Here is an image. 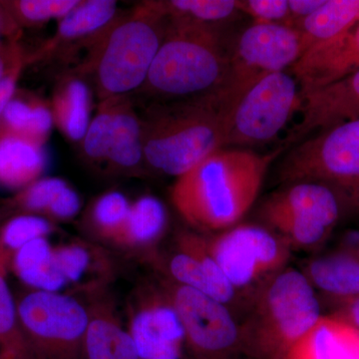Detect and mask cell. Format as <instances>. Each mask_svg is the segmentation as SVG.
Here are the masks:
<instances>
[{"label": "cell", "mask_w": 359, "mask_h": 359, "mask_svg": "<svg viewBox=\"0 0 359 359\" xmlns=\"http://www.w3.org/2000/svg\"><path fill=\"white\" fill-rule=\"evenodd\" d=\"M285 149L266 155L218 149L177 178L171 189L175 209L197 230H230L256 202L269 165Z\"/></svg>", "instance_id": "cell-1"}, {"label": "cell", "mask_w": 359, "mask_h": 359, "mask_svg": "<svg viewBox=\"0 0 359 359\" xmlns=\"http://www.w3.org/2000/svg\"><path fill=\"white\" fill-rule=\"evenodd\" d=\"M142 124L146 164L178 178L224 148L229 115L214 91L153 106L142 118Z\"/></svg>", "instance_id": "cell-2"}, {"label": "cell", "mask_w": 359, "mask_h": 359, "mask_svg": "<svg viewBox=\"0 0 359 359\" xmlns=\"http://www.w3.org/2000/svg\"><path fill=\"white\" fill-rule=\"evenodd\" d=\"M167 20L162 1H145L94 37L83 70L93 80L99 101L127 95L143 86Z\"/></svg>", "instance_id": "cell-3"}, {"label": "cell", "mask_w": 359, "mask_h": 359, "mask_svg": "<svg viewBox=\"0 0 359 359\" xmlns=\"http://www.w3.org/2000/svg\"><path fill=\"white\" fill-rule=\"evenodd\" d=\"M230 57L212 25L168 16L157 55L140 91L165 98H192L218 90Z\"/></svg>", "instance_id": "cell-4"}, {"label": "cell", "mask_w": 359, "mask_h": 359, "mask_svg": "<svg viewBox=\"0 0 359 359\" xmlns=\"http://www.w3.org/2000/svg\"><path fill=\"white\" fill-rule=\"evenodd\" d=\"M321 316L306 276L283 269L266 283L249 323L241 330L243 349L257 359H283Z\"/></svg>", "instance_id": "cell-5"}, {"label": "cell", "mask_w": 359, "mask_h": 359, "mask_svg": "<svg viewBox=\"0 0 359 359\" xmlns=\"http://www.w3.org/2000/svg\"><path fill=\"white\" fill-rule=\"evenodd\" d=\"M311 45L301 30L292 26L256 22L248 27L230 57L228 76L215 91L229 118L255 84L292 67Z\"/></svg>", "instance_id": "cell-6"}, {"label": "cell", "mask_w": 359, "mask_h": 359, "mask_svg": "<svg viewBox=\"0 0 359 359\" xmlns=\"http://www.w3.org/2000/svg\"><path fill=\"white\" fill-rule=\"evenodd\" d=\"M21 328L37 359H84L86 304L73 294L27 289L15 297Z\"/></svg>", "instance_id": "cell-7"}, {"label": "cell", "mask_w": 359, "mask_h": 359, "mask_svg": "<svg viewBox=\"0 0 359 359\" xmlns=\"http://www.w3.org/2000/svg\"><path fill=\"white\" fill-rule=\"evenodd\" d=\"M346 204L339 189L320 182H297L263 205L264 221L283 240L302 248L323 244L339 221Z\"/></svg>", "instance_id": "cell-8"}, {"label": "cell", "mask_w": 359, "mask_h": 359, "mask_svg": "<svg viewBox=\"0 0 359 359\" xmlns=\"http://www.w3.org/2000/svg\"><path fill=\"white\" fill-rule=\"evenodd\" d=\"M283 181L320 182L346 190L359 182V119L325 130L299 142L285 156Z\"/></svg>", "instance_id": "cell-9"}, {"label": "cell", "mask_w": 359, "mask_h": 359, "mask_svg": "<svg viewBox=\"0 0 359 359\" xmlns=\"http://www.w3.org/2000/svg\"><path fill=\"white\" fill-rule=\"evenodd\" d=\"M301 105L299 83L285 71L259 80L231 113L224 148L255 146L276 138Z\"/></svg>", "instance_id": "cell-10"}, {"label": "cell", "mask_w": 359, "mask_h": 359, "mask_svg": "<svg viewBox=\"0 0 359 359\" xmlns=\"http://www.w3.org/2000/svg\"><path fill=\"white\" fill-rule=\"evenodd\" d=\"M208 250L236 290L283 271L289 245L283 238L252 224H242L205 238Z\"/></svg>", "instance_id": "cell-11"}, {"label": "cell", "mask_w": 359, "mask_h": 359, "mask_svg": "<svg viewBox=\"0 0 359 359\" xmlns=\"http://www.w3.org/2000/svg\"><path fill=\"white\" fill-rule=\"evenodd\" d=\"M169 285L166 292L181 320L192 359H231L244 351L241 330L226 304L185 285Z\"/></svg>", "instance_id": "cell-12"}, {"label": "cell", "mask_w": 359, "mask_h": 359, "mask_svg": "<svg viewBox=\"0 0 359 359\" xmlns=\"http://www.w3.org/2000/svg\"><path fill=\"white\" fill-rule=\"evenodd\" d=\"M87 159L119 171H136L145 163L143 124L127 95L100 101L82 140Z\"/></svg>", "instance_id": "cell-13"}, {"label": "cell", "mask_w": 359, "mask_h": 359, "mask_svg": "<svg viewBox=\"0 0 359 359\" xmlns=\"http://www.w3.org/2000/svg\"><path fill=\"white\" fill-rule=\"evenodd\" d=\"M128 332L139 359H184L185 334L166 290L135 294Z\"/></svg>", "instance_id": "cell-14"}, {"label": "cell", "mask_w": 359, "mask_h": 359, "mask_svg": "<svg viewBox=\"0 0 359 359\" xmlns=\"http://www.w3.org/2000/svg\"><path fill=\"white\" fill-rule=\"evenodd\" d=\"M302 119L285 143L302 142L313 132H323L342 123L359 119V71L301 95Z\"/></svg>", "instance_id": "cell-15"}, {"label": "cell", "mask_w": 359, "mask_h": 359, "mask_svg": "<svg viewBox=\"0 0 359 359\" xmlns=\"http://www.w3.org/2000/svg\"><path fill=\"white\" fill-rule=\"evenodd\" d=\"M359 71V22L327 41L309 47L292 66L301 95Z\"/></svg>", "instance_id": "cell-16"}, {"label": "cell", "mask_w": 359, "mask_h": 359, "mask_svg": "<svg viewBox=\"0 0 359 359\" xmlns=\"http://www.w3.org/2000/svg\"><path fill=\"white\" fill-rule=\"evenodd\" d=\"M178 252L170 259V276L175 283L209 295L222 304L233 301L237 290L229 282L208 250L205 237L182 231L177 237Z\"/></svg>", "instance_id": "cell-17"}, {"label": "cell", "mask_w": 359, "mask_h": 359, "mask_svg": "<svg viewBox=\"0 0 359 359\" xmlns=\"http://www.w3.org/2000/svg\"><path fill=\"white\" fill-rule=\"evenodd\" d=\"M86 295L89 320L84 337L83 358L139 359L133 339L120 323L107 287Z\"/></svg>", "instance_id": "cell-18"}, {"label": "cell", "mask_w": 359, "mask_h": 359, "mask_svg": "<svg viewBox=\"0 0 359 359\" xmlns=\"http://www.w3.org/2000/svg\"><path fill=\"white\" fill-rule=\"evenodd\" d=\"M283 359H359V330L339 316H321Z\"/></svg>", "instance_id": "cell-19"}, {"label": "cell", "mask_w": 359, "mask_h": 359, "mask_svg": "<svg viewBox=\"0 0 359 359\" xmlns=\"http://www.w3.org/2000/svg\"><path fill=\"white\" fill-rule=\"evenodd\" d=\"M54 259L66 285L85 294L107 287L113 276L105 252L81 241L54 247Z\"/></svg>", "instance_id": "cell-20"}, {"label": "cell", "mask_w": 359, "mask_h": 359, "mask_svg": "<svg viewBox=\"0 0 359 359\" xmlns=\"http://www.w3.org/2000/svg\"><path fill=\"white\" fill-rule=\"evenodd\" d=\"M46 166L42 144L0 130V187L20 191L41 178Z\"/></svg>", "instance_id": "cell-21"}, {"label": "cell", "mask_w": 359, "mask_h": 359, "mask_svg": "<svg viewBox=\"0 0 359 359\" xmlns=\"http://www.w3.org/2000/svg\"><path fill=\"white\" fill-rule=\"evenodd\" d=\"M9 269L28 289L59 292L66 287L54 259V247L47 238H37L14 252Z\"/></svg>", "instance_id": "cell-22"}, {"label": "cell", "mask_w": 359, "mask_h": 359, "mask_svg": "<svg viewBox=\"0 0 359 359\" xmlns=\"http://www.w3.org/2000/svg\"><path fill=\"white\" fill-rule=\"evenodd\" d=\"M166 207L154 196H143L131 204L128 218L113 244L131 252H147L164 235Z\"/></svg>", "instance_id": "cell-23"}, {"label": "cell", "mask_w": 359, "mask_h": 359, "mask_svg": "<svg viewBox=\"0 0 359 359\" xmlns=\"http://www.w3.org/2000/svg\"><path fill=\"white\" fill-rule=\"evenodd\" d=\"M313 287L342 302L359 295V254L342 252L318 257L306 273Z\"/></svg>", "instance_id": "cell-24"}, {"label": "cell", "mask_w": 359, "mask_h": 359, "mask_svg": "<svg viewBox=\"0 0 359 359\" xmlns=\"http://www.w3.org/2000/svg\"><path fill=\"white\" fill-rule=\"evenodd\" d=\"M54 124L71 141L83 140L91 122V91L78 77L58 85L50 104Z\"/></svg>", "instance_id": "cell-25"}, {"label": "cell", "mask_w": 359, "mask_h": 359, "mask_svg": "<svg viewBox=\"0 0 359 359\" xmlns=\"http://www.w3.org/2000/svg\"><path fill=\"white\" fill-rule=\"evenodd\" d=\"M49 104L32 94L16 90L0 120V130L44 145L53 127Z\"/></svg>", "instance_id": "cell-26"}, {"label": "cell", "mask_w": 359, "mask_h": 359, "mask_svg": "<svg viewBox=\"0 0 359 359\" xmlns=\"http://www.w3.org/2000/svg\"><path fill=\"white\" fill-rule=\"evenodd\" d=\"M11 257L0 244V359H37L23 334L15 297L7 282Z\"/></svg>", "instance_id": "cell-27"}, {"label": "cell", "mask_w": 359, "mask_h": 359, "mask_svg": "<svg viewBox=\"0 0 359 359\" xmlns=\"http://www.w3.org/2000/svg\"><path fill=\"white\" fill-rule=\"evenodd\" d=\"M117 2L112 0L79 1L72 11L59 20L57 32L45 52L52 50L65 42L96 36L116 18Z\"/></svg>", "instance_id": "cell-28"}, {"label": "cell", "mask_w": 359, "mask_h": 359, "mask_svg": "<svg viewBox=\"0 0 359 359\" xmlns=\"http://www.w3.org/2000/svg\"><path fill=\"white\" fill-rule=\"evenodd\" d=\"M358 22L359 0H325L316 13L299 21L294 28L314 45L339 36Z\"/></svg>", "instance_id": "cell-29"}, {"label": "cell", "mask_w": 359, "mask_h": 359, "mask_svg": "<svg viewBox=\"0 0 359 359\" xmlns=\"http://www.w3.org/2000/svg\"><path fill=\"white\" fill-rule=\"evenodd\" d=\"M68 184L65 180L49 177L40 178L18 191L13 197L2 202V214L36 215L48 219L58 198Z\"/></svg>", "instance_id": "cell-30"}, {"label": "cell", "mask_w": 359, "mask_h": 359, "mask_svg": "<svg viewBox=\"0 0 359 359\" xmlns=\"http://www.w3.org/2000/svg\"><path fill=\"white\" fill-rule=\"evenodd\" d=\"M130 208L129 200L122 193L104 194L90 210V226L97 237L113 244L128 218Z\"/></svg>", "instance_id": "cell-31"}, {"label": "cell", "mask_w": 359, "mask_h": 359, "mask_svg": "<svg viewBox=\"0 0 359 359\" xmlns=\"http://www.w3.org/2000/svg\"><path fill=\"white\" fill-rule=\"evenodd\" d=\"M162 4L168 16L212 26V23L230 20L240 11L238 1L233 0H171Z\"/></svg>", "instance_id": "cell-32"}, {"label": "cell", "mask_w": 359, "mask_h": 359, "mask_svg": "<svg viewBox=\"0 0 359 359\" xmlns=\"http://www.w3.org/2000/svg\"><path fill=\"white\" fill-rule=\"evenodd\" d=\"M56 230L53 222L36 215L9 216L0 224V244L11 255L37 238H47Z\"/></svg>", "instance_id": "cell-33"}, {"label": "cell", "mask_w": 359, "mask_h": 359, "mask_svg": "<svg viewBox=\"0 0 359 359\" xmlns=\"http://www.w3.org/2000/svg\"><path fill=\"white\" fill-rule=\"evenodd\" d=\"M80 0H14L0 1L15 25H39L60 20L79 4Z\"/></svg>", "instance_id": "cell-34"}, {"label": "cell", "mask_w": 359, "mask_h": 359, "mask_svg": "<svg viewBox=\"0 0 359 359\" xmlns=\"http://www.w3.org/2000/svg\"><path fill=\"white\" fill-rule=\"evenodd\" d=\"M240 11L256 18L257 22L276 23L292 27L289 0H245L238 1Z\"/></svg>", "instance_id": "cell-35"}, {"label": "cell", "mask_w": 359, "mask_h": 359, "mask_svg": "<svg viewBox=\"0 0 359 359\" xmlns=\"http://www.w3.org/2000/svg\"><path fill=\"white\" fill-rule=\"evenodd\" d=\"M29 60L30 58L26 57L25 52L15 40L0 42V83L16 67Z\"/></svg>", "instance_id": "cell-36"}, {"label": "cell", "mask_w": 359, "mask_h": 359, "mask_svg": "<svg viewBox=\"0 0 359 359\" xmlns=\"http://www.w3.org/2000/svg\"><path fill=\"white\" fill-rule=\"evenodd\" d=\"M26 63H23L16 67L15 69L11 73L0 83V120H1L2 113L6 109L7 104L11 100L14 94H15L16 90H18V80L21 73H22L23 68L25 67Z\"/></svg>", "instance_id": "cell-37"}, {"label": "cell", "mask_w": 359, "mask_h": 359, "mask_svg": "<svg viewBox=\"0 0 359 359\" xmlns=\"http://www.w3.org/2000/svg\"><path fill=\"white\" fill-rule=\"evenodd\" d=\"M325 2V0H289L292 27H294L299 21L316 13Z\"/></svg>", "instance_id": "cell-38"}, {"label": "cell", "mask_w": 359, "mask_h": 359, "mask_svg": "<svg viewBox=\"0 0 359 359\" xmlns=\"http://www.w3.org/2000/svg\"><path fill=\"white\" fill-rule=\"evenodd\" d=\"M337 316L359 330V295L344 302V306Z\"/></svg>", "instance_id": "cell-39"}, {"label": "cell", "mask_w": 359, "mask_h": 359, "mask_svg": "<svg viewBox=\"0 0 359 359\" xmlns=\"http://www.w3.org/2000/svg\"><path fill=\"white\" fill-rule=\"evenodd\" d=\"M340 192L344 196L346 205L359 212V182L354 184L353 186L349 187L346 190L340 191Z\"/></svg>", "instance_id": "cell-40"}]
</instances>
